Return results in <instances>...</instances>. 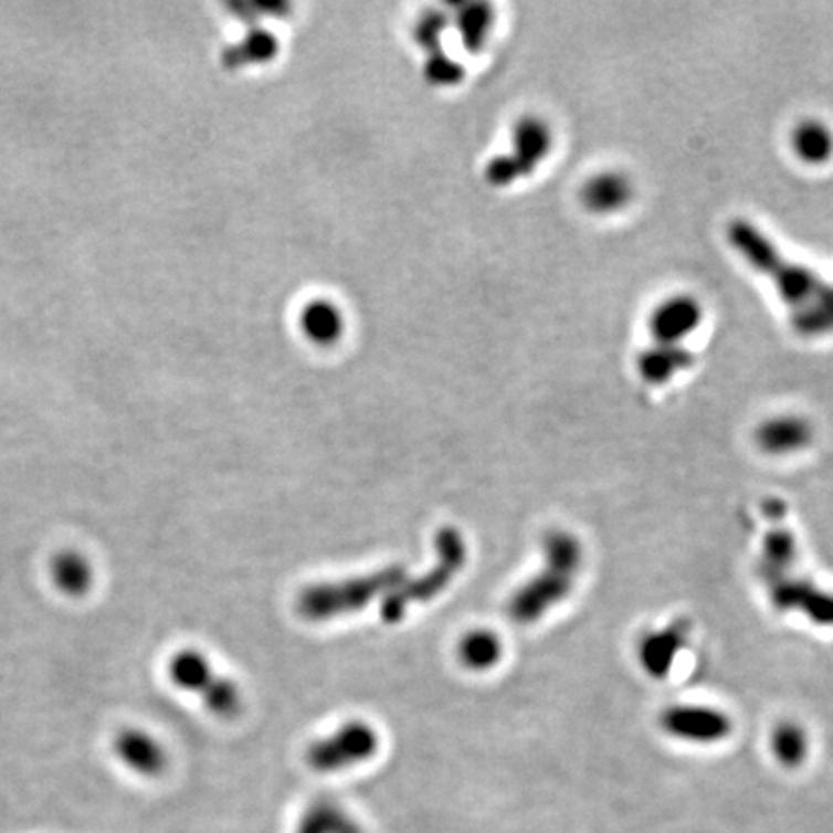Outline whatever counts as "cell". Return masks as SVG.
<instances>
[{
    "label": "cell",
    "instance_id": "obj_21",
    "mask_svg": "<svg viewBox=\"0 0 833 833\" xmlns=\"http://www.w3.org/2000/svg\"><path fill=\"white\" fill-rule=\"evenodd\" d=\"M243 46H245L247 59H257V61H266L276 53V41H274L273 35H268L265 31L250 35L245 39Z\"/></svg>",
    "mask_w": 833,
    "mask_h": 833
},
{
    "label": "cell",
    "instance_id": "obj_5",
    "mask_svg": "<svg viewBox=\"0 0 833 833\" xmlns=\"http://www.w3.org/2000/svg\"><path fill=\"white\" fill-rule=\"evenodd\" d=\"M168 677L175 687L201 698L209 713L219 718H235L242 713L243 698L230 677L219 674L211 660L196 649L176 652L168 664Z\"/></svg>",
    "mask_w": 833,
    "mask_h": 833
},
{
    "label": "cell",
    "instance_id": "obj_9",
    "mask_svg": "<svg viewBox=\"0 0 833 833\" xmlns=\"http://www.w3.org/2000/svg\"><path fill=\"white\" fill-rule=\"evenodd\" d=\"M113 749L122 765L145 778H157L167 770V749L147 729H122L114 737Z\"/></svg>",
    "mask_w": 833,
    "mask_h": 833
},
{
    "label": "cell",
    "instance_id": "obj_16",
    "mask_svg": "<svg viewBox=\"0 0 833 833\" xmlns=\"http://www.w3.org/2000/svg\"><path fill=\"white\" fill-rule=\"evenodd\" d=\"M54 587L70 599H82L92 591L95 569L87 556L77 550H62L51 561Z\"/></svg>",
    "mask_w": 833,
    "mask_h": 833
},
{
    "label": "cell",
    "instance_id": "obj_17",
    "mask_svg": "<svg viewBox=\"0 0 833 833\" xmlns=\"http://www.w3.org/2000/svg\"><path fill=\"white\" fill-rule=\"evenodd\" d=\"M502 652L504 646L500 636L488 629L470 631L457 644L460 662L473 672H486L496 666L500 662Z\"/></svg>",
    "mask_w": 833,
    "mask_h": 833
},
{
    "label": "cell",
    "instance_id": "obj_10",
    "mask_svg": "<svg viewBox=\"0 0 833 833\" xmlns=\"http://www.w3.org/2000/svg\"><path fill=\"white\" fill-rule=\"evenodd\" d=\"M635 199V183L620 170H602L581 188V203L592 214H615Z\"/></svg>",
    "mask_w": 833,
    "mask_h": 833
},
{
    "label": "cell",
    "instance_id": "obj_11",
    "mask_svg": "<svg viewBox=\"0 0 833 833\" xmlns=\"http://www.w3.org/2000/svg\"><path fill=\"white\" fill-rule=\"evenodd\" d=\"M812 439V424L801 415H776L757 429V446L776 457L803 452Z\"/></svg>",
    "mask_w": 833,
    "mask_h": 833
},
{
    "label": "cell",
    "instance_id": "obj_8",
    "mask_svg": "<svg viewBox=\"0 0 833 833\" xmlns=\"http://www.w3.org/2000/svg\"><path fill=\"white\" fill-rule=\"evenodd\" d=\"M705 318L700 299L690 294H675L662 299L649 317L652 338L658 344H683L698 330Z\"/></svg>",
    "mask_w": 833,
    "mask_h": 833
},
{
    "label": "cell",
    "instance_id": "obj_12",
    "mask_svg": "<svg viewBox=\"0 0 833 833\" xmlns=\"http://www.w3.org/2000/svg\"><path fill=\"white\" fill-rule=\"evenodd\" d=\"M695 363V356L683 344H658L643 349L636 359L639 375L651 384H664L675 375L687 371Z\"/></svg>",
    "mask_w": 833,
    "mask_h": 833
},
{
    "label": "cell",
    "instance_id": "obj_3",
    "mask_svg": "<svg viewBox=\"0 0 833 833\" xmlns=\"http://www.w3.org/2000/svg\"><path fill=\"white\" fill-rule=\"evenodd\" d=\"M408 569L390 566L365 576L312 584L299 594L297 610L309 622H330L336 618L357 614L375 600L382 604L390 594L408 583Z\"/></svg>",
    "mask_w": 833,
    "mask_h": 833
},
{
    "label": "cell",
    "instance_id": "obj_4",
    "mask_svg": "<svg viewBox=\"0 0 833 833\" xmlns=\"http://www.w3.org/2000/svg\"><path fill=\"white\" fill-rule=\"evenodd\" d=\"M436 561L423 576L410 577L408 583L400 587L380 604V618L384 623L402 622L410 608L426 604L440 597L452 584L457 573L467 561V542L457 529H442L436 537Z\"/></svg>",
    "mask_w": 833,
    "mask_h": 833
},
{
    "label": "cell",
    "instance_id": "obj_20",
    "mask_svg": "<svg viewBox=\"0 0 833 833\" xmlns=\"http://www.w3.org/2000/svg\"><path fill=\"white\" fill-rule=\"evenodd\" d=\"M521 176L527 175H525V170H523L521 165L517 162L516 157L512 152L496 157L486 167L488 182L493 183V186H498V188H504V186L516 182L517 178H521Z\"/></svg>",
    "mask_w": 833,
    "mask_h": 833
},
{
    "label": "cell",
    "instance_id": "obj_22",
    "mask_svg": "<svg viewBox=\"0 0 833 833\" xmlns=\"http://www.w3.org/2000/svg\"><path fill=\"white\" fill-rule=\"evenodd\" d=\"M462 76V68L454 61L434 54L429 62V77L439 84H454Z\"/></svg>",
    "mask_w": 833,
    "mask_h": 833
},
{
    "label": "cell",
    "instance_id": "obj_2",
    "mask_svg": "<svg viewBox=\"0 0 833 833\" xmlns=\"http://www.w3.org/2000/svg\"><path fill=\"white\" fill-rule=\"evenodd\" d=\"M583 566L581 542L566 530H553L545 538V563L537 576L512 597L508 615L519 625L545 618L553 607L568 599Z\"/></svg>",
    "mask_w": 833,
    "mask_h": 833
},
{
    "label": "cell",
    "instance_id": "obj_19",
    "mask_svg": "<svg viewBox=\"0 0 833 833\" xmlns=\"http://www.w3.org/2000/svg\"><path fill=\"white\" fill-rule=\"evenodd\" d=\"M493 23V14L485 4H470L460 14V30H462L463 43L471 51H478L485 43L488 30Z\"/></svg>",
    "mask_w": 833,
    "mask_h": 833
},
{
    "label": "cell",
    "instance_id": "obj_18",
    "mask_svg": "<svg viewBox=\"0 0 833 833\" xmlns=\"http://www.w3.org/2000/svg\"><path fill=\"white\" fill-rule=\"evenodd\" d=\"M809 735L795 721H785L773 729L772 752L785 768H799L809 757Z\"/></svg>",
    "mask_w": 833,
    "mask_h": 833
},
{
    "label": "cell",
    "instance_id": "obj_7",
    "mask_svg": "<svg viewBox=\"0 0 833 833\" xmlns=\"http://www.w3.org/2000/svg\"><path fill=\"white\" fill-rule=\"evenodd\" d=\"M660 726L679 741L713 745L731 734V720L720 708L703 705H677L667 708Z\"/></svg>",
    "mask_w": 833,
    "mask_h": 833
},
{
    "label": "cell",
    "instance_id": "obj_14",
    "mask_svg": "<svg viewBox=\"0 0 833 833\" xmlns=\"http://www.w3.org/2000/svg\"><path fill=\"white\" fill-rule=\"evenodd\" d=\"M552 147V129L538 116H523L514 128V151L525 175L529 176L538 162L546 159Z\"/></svg>",
    "mask_w": 833,
    "mask_h": 833
},
{
    "label": "cell",
    "instance_id": "obj_6",
    "mask_svg": "<svg viewBox=\"0 0 833 833\" xmlns=\"http://www.w3.org/2000/svg\"><path fill=\"white\" fill-rule=\"evenodd\" d=\"M379 747L377 731L365 721H348L309 749V762L317 770H338L359 765Z\"/></svg>",
    "mask_w": 833,
    "mask_h": 833
},
{
    "label": "cell",
    "instance_id": "obj_1",
    "mask_svg": "<svg viewBox=\"0 0 833 833\" xmlns=\"http://www.w3.org/2000/svg\"><path fill=\"white\" fill-rule=\"evenodd\" d=\"M726 234L731 250L772 282L797 333L804 338L833 334V284L803 263L785 257L749 220H731Z\"/></svg>",
    "mask_w": 833,
    "mask_h": 833
},
{
    "label": "cell",
    "instance_id": "obj_13",
    "mask_svg": "<svg viewBox=\"0 0 833 833\" xmlns=\"http://www.w3.org/2000/svg\"><path fill=\"white\" fill-rule=\"evenodd\" d=\"M299 328L312 344L328 348L344 336L346 318L338 305L330 299L318 297L304 305L299 313Z\"/></svg>",
    "mask_w": 833,
    "mask_h": 833
},
{
    "label": "cell",
    "instance_id": "obj_15",
    "mask_svg": "<svg viewBox=\"0 0 833 833\" xmlns=\"http://www.w3.org/2000/svg\"><path fill=\"white\" fill-rule=\"evenodd\" d=\"M791 149L809 167H824L833 159V129L819 118H804L791 129Z\"/></svg>",
    "mask_w": 833,
    "mask_h": 833
}]
</instances>
